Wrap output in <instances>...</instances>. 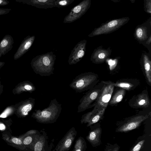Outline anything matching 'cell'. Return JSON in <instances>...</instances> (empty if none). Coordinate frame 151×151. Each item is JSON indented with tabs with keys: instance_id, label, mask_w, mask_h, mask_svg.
Listing matches in <instances>:
<instances>
[{
	"instance_id": "obj_1",
	"label": "cell",
	"mask_w": 151,
	"mask_h": 151,
	"mask_svg": "<svg viewBox=\"0 0 151 151\" xmlns=\"http://www.w3.org/2000/svg\"><path fill=\"white\" fill-rule=\"evenodd\" d=\"M56 55L52 52L37 55L30 63L31 67L36 74L41 76H49L53 74Z\"/></svg>"
},
{
	"instance_id": "obj_2",
	"label": "cell",
	"mask_w": 151,
	"mask_h": 151,
	"mask_svg": "<svg viewBox=\"0 0 151 151\" xmlns=\"http://www.w3.org/2000/svg\"><path fill=\"white\" fill-rule=\"evenodd\" d=\"M62 108L56 99H52L48 106L44 109H35L31 117L39 123L47 124L55 122L60 116Z\"/></svg>"
},
{
	"instance_id": "obj_3",
	"label": "cell",
	"mask_w": 151,
	"mask_h": 151,
	"mask_svg": "<svg viewBox=\"0 0 151 151\" xmlns=\"http://www.w3.org/2000/svg\"><path fill=\"white\" fill-rule=\"evenodd\" d=\"M99 81L97 74L92 72H86L76 76L69 86L76 92L81 93L91 88Z\"/></svg>"
},
{
	"instance_id": "obj_4",
	"label": "cell",
	"mask_w": 151,
	"mask_h": 151,
	"mask_svg": "<svg viewBox=\"0 0 151 151\" xmlns=\"http://www.w3.org/2000/svg\"><path fill=\"white\" fill-rule=\"evenodd\" d=\"M104 83L101 81L88 90L80 99L77 112L80 113L94 107L96 105Z\"/></svg>"
},
{
	"instance_id": "obj_5",
	"label": "cell",
	"mask_w": 151,
	"mask_h": 151,
	"mask_svg": "<svg viewBox=\"0 0 151 151\" xmlns=\"http://www.w3.org/2000/svg\"><path fill=\"white\" fill-rule=\"evenodd\" d=\"M150 115L141 113L125 118L118 123L115 129L117 132H126L138 127Z\"/></svg>"
},
{
	"instance_id": "obj_6",
	"label": "cell",
	"mask_w": 151,
	"mask_h": 151,
	"mask_svg": "<svg viewBox=\"0 0 151 151\" xmlns=\"http://www.w3.org/2000/svg\"><path fill=\"white\" fill-rule=\"evenodd\" d=\"M129 19L128 17L114 19L95 28L88 36L92 37L103 34L110 33L116 30L127 23Z\"/></svg>"
},
{
	"instance_id": "obj_7",
	"label": "cell",
	"mask_w": 151,
	"mask_h": 151,
	"mask_svg": "<svg viewBox=\"0 0 151 151\" xmlns=\"http://www.w3.org/2000/svg\"><path fill=\"white\" fill-rule=\"evenodd\" d=\"M91 4V0H83L74 6L64 18L63 23H70L80 19L87 11Z\"/></svg>"
},
{
	"instance_id": "obj_8",
	"label": "cell",
	"mask_w": 151,
	"mask_h": 151,
	"mask_svg": "<svg viewBox=\"0 0 151 151\" xmlns=\"http://www.w3.org/2000/svg\"><path fill=\"white\" fill-rule=\"evenodd\" d=\"M114 88L113 86L104 83L93 110L99 111L104 109H106L113 93Z\"/></svg>"
},
{
	"instance_id": "obj_9",
	"label": "cell",
	"mask_w": 151,
	"mask_h": 151,
	"mask_svg": "<svg viewBox=\"0 0 151 151\" xmlns=\"http://www.w3.org/2000/svg\"><path fill=\"white\" fill-rule=\"evenodd\" d=\"M77 134L74 127H71L59 141L53 151H68L70 149Z\"/></svg>"
},
{
	"instance_id": "obj_10",
	"label": "cell",
	"mask_w": 151,
	"mask_h": 151,
	"mask_svg": "<svg viewBox=\"0 0 151 151\" xmlns=\"http://www.w3.org/2000/svg\"><path fill=\"white\" fill-rule=\"evenodd\" d=\"M35 99L30 97L14 104V114L19 118H24L28 115L33 108Z\"/></svg>"
},
{
	"instance_id": "obj_11",
	"label": "cell",
	"mask_w": 151,
	"mask_h": 151,
	"mask_svg": "<svg viewBox=\"0 0 151 151\" xmlns=\"http://www.w3.org/2000/svg\"><path fill=\"white\" fill-rule=\"evenodd\" d=\"M129 106L134 109H145L151 106V102L147 90L133 96L129 100Z\"/></svg>"
},
{
	"instance_id": "obj_12",
	"label": "cell",
	"mask_w": 151,
	"mask_h": 151,
	"mask_svg": "<svg viewBox=\"0 0 151 151\" xmlns=\"http://www.w3.org/2000/svg\"><path fill=\"white\" fill-rule=\"evenodd\" d=\"M87 41L85 40L79 42L72 50L68 61L70 65L79 62L84 56L86 51Z\"/></svg>"
},
{
	"instance_id": "obj_13",
	"label": "cell",
	"mask_w": 151,
	"mask_h": 151,
	"mask_svg": "<svg viewBox=\"0 0 151 151\" xmlns=\"http://www.w3.org/2000/svg\"><path fill=\"white\" fill-rule=\"evenodd\" d=\"M1 135L2 139L8 145L20 150H27L22 143L23 139L25 137L24 134L15 137L13 136L10 132H3Z\"/></svg>"
},
{
	"instance_id": "obj_14",
	"label": "cell",
	"mask_w": 151,
	"mask_h": 151,
	"mask_svg": "<svg viewBox=\"0 0 151 151\" xmlns=\"http://www.w3.org/2000/svg\"><path fill=\"white\" fill-rule=\"evenodd\" d=\"M89 127L90 130L86 137V139L93 147L99 146L101 144L102 132L100 124L97 122Z\"/></svg>"
},
{
	"instance_id": "obj_15",
	"label": "cell",
	"mask_w": 151,
	"mask_h": 151,
	"mask_svg": "<svg viewBox=\"0 0 151 151\" xmlns=\"http://www.w3.org/2000/svg\"><path fill=\"white\" fill-rule=\"evenodd\" d=\"M106 109L97 111L92 110L82 115L80 120L81 124L87 123L89 127L102 119L104 116Z\"/></svg>"
},
{
	"instance_id": "obj_16",
	"label": "cell",
	"mask_w": 151,
	"mask_h": 151,
	"mask_svg": "<svg viewBox=\"0 0 151 151\" xmlns=\"http://www.w3.org/2000/svg\"><path fill=\"white\" fill-rule=\"evenodd\" d=\"M111 52L110 48L105 49L103 48L102 46H100L94 50L91 55V60L95 64L103 63L109 57Z\"/></svg>"
},
{
	"instance_id": "obj_17",
	"label": "cell",
	"mask_w": 151,
	"mask_h": 151,
	"mask_svg": "<svg viewBox=\"0 0 151 151\" xmlns=\"http://www.w3.org/2000/svg\"><path fill=\"white\" fill-rule=\"evenodd\" d=\"M40 131L42 134H40L39 138L30 147L29 149L34 151H50L52 148V145L49 146L48 144V137L46 133L41 130Z\"/></svg>"
},
{
	"instance_id": "obj_18",
	"label": "cell",
	"mask_w": 151,
	"mask_h": 151,
	"mask_svg": "<svg viewBox=\"0 0 151 151\" xmlns=\"http://www.w3.org/2000/svg\"><path fill=\"white\" fill-rule=\"evenodd\" d=\"M105 84H110L126 90H133L139 84V80L136 79H123L119 80L115 83L111 81H102Z\"/></svg>"
},
{
	"instance_id": "obj_19",
	"label": "cell",
	"mask_w": 151,
	"mask_h": 151,
	"mask_svg": "<svg viewBox=\"0 0 151 151\" xmlns=\"http://www.w3.org/2000/svg\"><path fill=\"white\" fill-rule=\"evenodd\" d=\"M35 36L28 35L24 38L14 55V59L16 60L20 58L30 48L35 39Z\"/></svg>"
},
{
	"instance_id": "obj_20",
	"label": "cell",
	"mask_w": 151,
	"mask_h": 151,
	"mask_svg": "<svg viewBox=\"0 0 151 151\" xmlns=\"http://www.w3.org/2000/svg\"><path fill=\"white\" fill-rule=\"evenodd\" d=\"M56 0H15L21 3L34 6L37 8L47 9L55 7V2Z\"/></svg>"
},
{
	"instance_id": "obj_21",
	"label": "cell",
	"mask_w": 151,
	"mask_h": 151,
	"mask_svg": "<svg viewBox=\"0 0 151 151\" xmlns=\"http://www.w3.org/2000/svg\"><path fill=\"white\" fill-rule=\"evenodd\" d=\"M36 88L33 84L29 81H24L18 83L12 90L14 95L20 94L24 92L32 93Z\"/></svg>"
},
{
	"instance_id": "obj_22",
	"label": "cell",
	"mask_w": 151,
	"mask_h": 151,
	"mask_svg": "<svg viewBox=\"0 0 151 151\" xmlns=\"http://www.w3.org/2000/svg\"><path fill=\"white\" fill-rule=\"evenodd\" d=\"M14 40L9 35L4 36L0 42V58L8 53L12 49Z\"/></svg>"
},
{
	"instance_id": "obj_23",
	"label": "cell",
	"mask_w": 151,
	"mask_h": 151,
	"mask_svg": "<svg viewBox=\"0 0 151 151\" xmlns=\"http://www.w3.org/2000/svg\"><path fill=\"white\" fill-rule=\"evenodd\" d=\"M126 93V90L119 88L113 94L109 102L108 105L114 106H116L121 102L124 97Z\"/></svg>"
},
{
	"instance_id": "obj_24",
	"label": "cell",
	"mask_w": 151,
	"mask_h": 151,
	"mask_svg": "<svg viewBox=\"0 0 151 151\" xmlns=\"http://www.w3.org/2000/svg\"><path fill=\"white\" fill-rule=\"evenodd\" d=\"M143 65L145 76L148 84L151 85V62L149 57L147 54L143 56Z\"/></svg>"
},
{
	"instance_id": "obj_25",
	"label": "cell",
	"mask_w": 151,
	"mask_h": 151,
	"mask_svg": "<svg viewBox=\"0 0 151 151\" xmlns=\"http://www.w3.org/2000/svg\"><path fill=\"white\" fill-rule=\"evenodd\" d=\"M147 28L144 26L137 27L135 31V36L139 41L145 40L148 38Z\"/></svg>"
},
{
	"instance_id": "obj_26",
	"label": "cell",
	"mask_w": 151,
	"mask_h": 151,
	"mask_svg": "<svg viewBox=\"0 0 151 151\" xmlns=\"http://www.w3.org/2000/svg\"><path fill=\"white\" fill-rule=\"evenodd\" d=\"M87 148L86 143L85 139L80 136L76 140L72 151H84Z\"/></svg>"
},
{
	"instance_id": "obj_27",
	"label": "cell",
	"mask_w": 151,
	"mask_h": 151,
	"mask_svg": "<svg viewBox=\"0 0 151 151\" xmlns=\"http://www.w3.org/2000/svg\"><path fill=\"white\" fill-rule=\"evenodd\" d=\"M37 134L28 135L25 137L23 139L22 143L25 147L27 149H29L38 139L40 134Z\"/></svg>"
},
{
	"instance_id": "obj_28",
	"label": "cell",
	"mask_w": 151,
	"mask_h": 151,
	"mask_svg": "<svg viewBox=\"0 0 151 151\" xmlns=\"http://www.w3.org/2000/svg\"><path fill=\"white\" fill-rule=\"evenodd\" d=\"M11 118L5 120L3 119H0V131L3 132H9L12 133L10 127L13 123Z\"/></svg>"
},
{
	"instance_id": "obj_29",
	"label": "cell",
	"mask_w": 151,
	"mask_h": 151,
	"mask_svg": "<svg viewBox=\"0 0 151 151\" xmlns=\"http://www.w3.org/2000/svg\"><path fill=\"white\" fill-rule=\"evenodd\" d=\"M15 108L14 105L7 106L0 113V119H4L11 116L14 114Z\"/></svg>"
},
{
	"instance_id": "obj_30",
	"label": "cell",
	"mask_w": 151,
	"mask_h": 151,
	"mask_svg": "<svg viewBox=\"0 0 151 151\" xmlns=\"http://www.w3.org/2000/svg\"><path fill=\"white\" fill-rule=\"evenodd\" d=\"M75 0H56L55 2V7L58 8L66 7L73 3Z\"/></svg>"
},
{
	"instance_id": "obj_31",
	"label": "cell",
	"mask_w": 151,
	"mask_h": 151,
	"mask_svg": "<svg viewBox=\"0 0 151 151\" xmlns=\"http://www.w3.org/2000/svg\"><path fill=\"white\" fill-rule=\"evenodd\" d=\"M120 147L117 144L113 145L107 143L106 146L104 151H118L119 150Z\"/></svg>"
},
{
	"instance_id": "obj_32",
	"label": "cell",
	"mask_w": 151,
	"mask_h": 151,
	"mask_svg": "<svg viewBox=\"0 0 151 151\" xmlns=\"http://www.w3.org/2000/svg\"><path fill=\"white\" fill-rule=\"evenodd\" d=\"M145 142V140L143 139L138 142L131 150V151H139L141 149Z\"/></svg>"
},
{
	"instance_id": "obj_33",
	"label": "cell",
	"mask_w": 151,
	"mask_h": 151,
	"mask_svg": "<svg viewBox=\"0 0 151 151\" xmlns=\"http://www.w3.org/2000/svg\"><path fill=\"white\" fill-rule=\"evenodd\" d=\"M40 134V132H39L38 130L32 129L27 131L24 134L25 137L28 135Z\"/></svg>"
},
{
	"instance_id": "obj_34",
	"label": "cell",
	"mask_w": 151,
	"mask_h": 151,
	"mask_svg": "<svg viewBox=\"0 0 151 151\" xmlns=\"http://www.w3.org/2000/svg\"><path fill=\"white\" fill-rule=\"evenodd\" d=\"M12 10L11 9L0 8V15L6 14Z\"/></svg>"
},
{
	"instance_id": "obj_35",
	"label": "cell",
	"mask_w": 151,
	"mask_h": 151,
	"mask_svg": "<svg viewBox=\"0 0 151 151\" xmlns=\"http://www.w3.org/2000/svg\"><path fill=\"white\" fill-rule=\"evenodd\" d=\"M9 3V1L8 0H0V6L6 5Z\"/></svg>"
},
{
	"instance_id": "obj_36",
	"label": "cell",
	"mask_w": 151,
	"mask_h": 151,
	"mask_svg": "<svg viewBox=\"0 0 151 151\" xmlns=\"http://www.w3.org/2000/svg\"><path fill=\"white\" fill-rule=\"evenodd\" d=\"M1 78L0 77V96L3 92V85H2L1 81Z\"/></svg>"
},
{
	"instance_id": "obj_37",
	"label": "cell",
	"mask_w": 151,
	"mask_h": 151,
	"mask_svg": "<svg viewBox=\"0 0 151 151\" xmlns=\"http://www.w3.org/2000/svg\"><path fill=\"white\" fill-rule=\"evenodd\" d=\"M5 64V63L4 62L0 61V69Z\"/></svg>"
},
{
	"instance_id": "obj_38",
	"label": "cell",
	"mask_w": 151,
	"mask_h": 151,
	"mask_svg": "<svg viewBox=\"0 0 151 151\" xmlns=\"http://www.w3.org/2000/svg\"><path fill=\"white\" fill-rule=\"evenodd\" d=\"M151 35H150L149 37V38L148 40H147V44H149L150 43V42H151Z\"/></svg>"
},
{
	"instance_id": "obj_39",
	"label": "cell",
	"mask_w": 151,
	"mask_h": 151,
	"mask_svg": "<svg viewBox=\"0 0 151 151\" xmlns=\"http://www.w3.org/2000/svg\"><path fill=\"white\" fill-rule=\"evenodd\" d=\"M132 2V3H133L134 2V1L135 0H130Z\"/></svg>"
}]
</instances>
